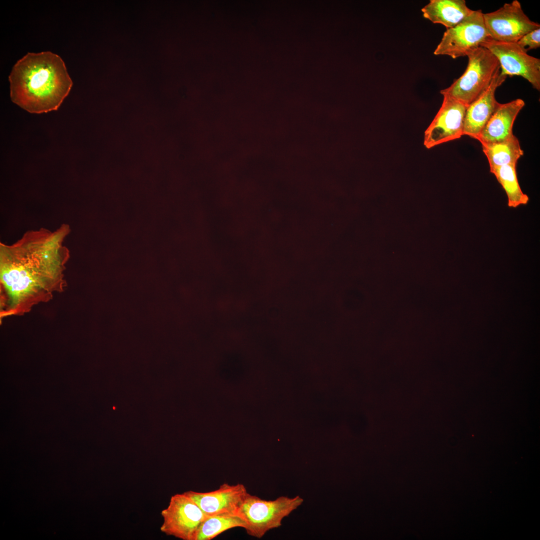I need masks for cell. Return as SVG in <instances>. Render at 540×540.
I'll use <instances>...</instances> for the list:
<instances>
[{
  "label": "cell",
  "instance_id": "obj_1",
  "mask_svg": "<svg viewBox=\"0 0 540 540\" xmlns=\"http://www.w3.org/2000/svg\"><path fill=\"white\" fill-rule=\"evenodd\" d=\"M70 232L62 224L54 230H30L12 244H0L1 318L24 314L63 290L70 257L64 242Z\"/></svg>",
  "mask_w": 540,
  "mask_h": 540
},
{
  "label": "cell",
  "instance_id": "obj_2",
  "mask_svg": "<svg viewBox=\"0 0 540 540\" xmlns=\"http://www.w3.org/2000/svg\"><path fill=\"white\" fill-rule=\"evenodd\" d=\"M12 102L30 113L57 110L72 86L62 58L51 52H28L8 77Z\"/></svg>",
  "mask_w": 540,
  "mask_h": 540
},
{
  "label": "cell",
  "instance_id": "obj_3",
  "mask_svg": "<svg viewBox=\"0 0 540 540\" xmlns=\"http://www.w3.org/2000/svg\"><path fill=\"white\" fill-rule=\"evenodd\" d=\"M467 56L468 61L464 72L440 93L468 106L488 88L500 68L497 58L483 46H479Z\"/></svg>",
  "mask_w": 540,
  "mask_h": 540
},
{
  "label": "cell",
  "instance_id": "obj_4",
  "mask_svg": "<svg viewBox=\"0 0 540 540\" xmlns=\"http://www.w3.org/2000/svg\"><path fill=\"white\" fill-rule=\"evenodd\" d=\"M303 502L299 496L294 498L282 496L266 500L248 493L238 514L246 522L244 528L246 534L260 538L270 530L280 526L282 520Z\"/></svg>",
  "mask_w": 540,
  "mask_h": 540
},
{
  "label": "cell",
  "instance_id": "obj_5",
  "mask_svg": "<svg viewBox=\"0 0 540 540\" xmlns=\"http://www.w3.org/2000/svg\"><path fill=\"white\" fill-rule=\"evenodd\" d=\"M482 11L472 12L454 28L446 29L434 55H446L452 58L467 56L490 38Z\"/></svg>",
  "mask_w": 540,
  "mask_h": 540
},
{
  "label": "cell",
  "instance_id": "obj_6",
  "mask_svg": "<svg viewBox=\"0 0 540 540\" xmlns=\"http://www.w3.org/2000/svg\"><path fill=\"white\" fill-rule=\"evenodd\" d=\"M160 530L182 540H195L202 522L207 518L198 505L185 492L170 498L168 507L161 512Z\"/></svg>",
  "mask_w": 540,
  "mask_h": 540
},
{
  "label": "cell",
  "instance_id": "obj_7",
  "mask_svg": "<svg viewBox=\"0 0 540 540\" xmlns=\"http://www.w3.org/2000/svg\"><path fill=\"white\" fill-rule=\"evenodd\" d=\"M490 38L498 42H516L528 32L540 28L524 12L520 2L514 0L498 10L483 14Z\"/></svg>",
  "mask_w": 540,
  "mask_h": 540
},
{
  "label": "cell",
  "instance_id": "obj_8",
  "mask_svg": "<svg viewBox=\"0 0 540 540\" xmlns=\"http://www.w3.org/2000/svg\"><path fill=\"white\" fill-rule=\"evenodd\" d=\"M480 46L488 49L498 60L501 72L506 76H519L540 90V60L530 56L516 42H502L490 38Z\"/></svg>",
  "mask_w": 540,
  "mask_h": 540
},
{
  "label": "cell",
  "instance_id": "obj_9",
  "mask_svg": "<svg viewBox=\"0 0 540 540\" xmlns=\"http://www.w3.org/2000/svg\"><path fill=\"white\" fill-rule=\"evenodd\" d=\"M442 104L424 133V145L428 149L463 136L468 106L444 95Z\"/></svg>",
  "mask_w": 540,
  "mask_h": 540
},
{
  "label": "cell",
  "instance_id": "obj_10",
  "mask_svg": "<svg viewBox=\"0 0 540 540\" xmlns=\"http://www.w3.org/2000/svg\"><path fill=\"white\" fill-rule=\"evenodd\" d=\"M207 516L222 513H238L248 494L245 486L238 483H224L218 488L208 492L188 490L184 492Z\"/></svg>",
  "mask_w": 540,
  "mask_h": 540
},
{
  "label": "cell",
  "instance_id": "obj_11",
  "mask_svg": "<svg viewBox=\"0 0 540 540\" xmlns=\"http://www.w3.org/2000/svg\"><path fill=\"white\" fill-rule=\"evenodd\" d=\"M507 76L500 70L496 72L488 88L472 104L466 112L463 135L476 139L481 130L500 103L495 98L497 88L506 80Z\"/></svg>",
  "mask_w": 540,
  "mask_h": 540
},
{
  "label": "cell",
  "instance_id": "obj_12",
  "mask_svg": "<svg viewBox=\"0 0 540 540\" xmlns=\"http://www.w3.org/2000/svg\"><path fill=\"white\" fill-rule=\"evenodd\" d=\"M524 105V102L520 98L500 104L476 140L480 144H488L512 137L515 120Z\"/></svg>",
  "mask_w": 540,
  "mask_h": 540
},
{
  "label": "cell",
  "instance_id": "obj_13",
  "mask_svg": "<svg viewBox=\"0 0 540 540\" xmlns=\"http://www.w3.org/2000/svg\"><path fill=\"white\" fill-rule=\"evenodd\" d=\"M421 10L425 18L446 29L455 26L473 10L464 0H430Z\"/></svg>",
  "mask_w": 540,
  "mask_h": 540
},
{
  "label": "cell",
  "instance_id": "obj_14",
  "mask_svg": "<svg viewBox=\"0 0 540 540\" xmlns=\"http://www.w3.org/2000/svg\"><path fill=\"white\" fill-rule=\"evenodd\" d=\"M490 168L516 164L524 155L518 138L514 134L506 140L488 144H481Z\"/></svg>",
  "mask_w": 540,
  "mask_h": 540
},
{
  "label": "cell",
  "instance_id": "obj_15",
  "mask_svg": "<svg viewBox=\"0 0 540 540\" xmlns=\"http://www.w3.org/2000/svg\"><path fill=\"white\" fill-rule=\"evenodd\" d=\"M490 168V172L495 176L506 192L508 206L516 208L528 203L529 198L522 192L518 182L516 164L491 167Z\"/></svg>",
  "mask_w": 540,
  "mask_h": 540
},
{
  "label": "cell",
  "instance_id": "obj_16",
  "mask_svg": "<svg viewBox=\"0 0 540 540\" xmlns=\"http://www.w3.org/2000/svg\"><path fill=\"white\" fill-rule=\"evenodd\" d=\"M246 522L238 513H222L207 518L202 523L195 540H210L230 528H244Z\"/></svg>",
  "mask_w": 540,
  "mask_h": 540
},
{
  "label": "cell",
  "instance_id": "obj_17",
  "mask_svg": "<svg viewBox=\"0 0 540 540\" xmlns=\"http://www.w3.org/2000/svg\"><path fill=\"white\" fill-rule=\"evenodd\" d=\"M526 52L540 46V28L532 30L523 36L516 42Z\"/></svg>",
  "mask_w": 540,
  "mask_h": 540
}]
</instances>
